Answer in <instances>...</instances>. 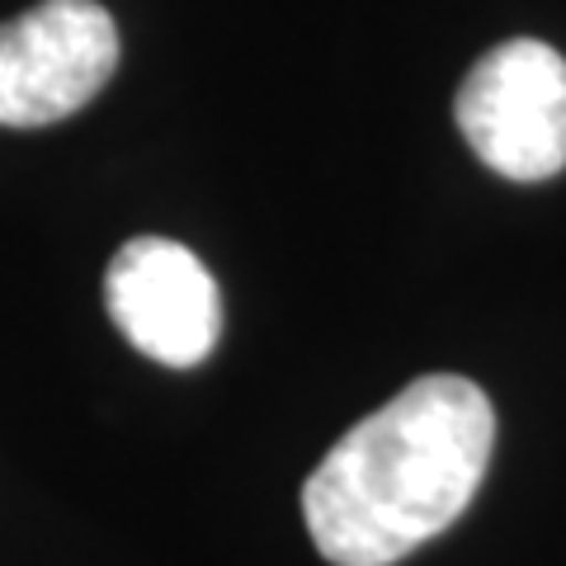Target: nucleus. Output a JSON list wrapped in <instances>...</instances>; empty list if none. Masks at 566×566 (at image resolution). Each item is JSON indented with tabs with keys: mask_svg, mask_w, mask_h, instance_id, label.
Here are the masks:
<instances>
[{
	"mask_svg": "<svg viewBox=\"0 0 566 566\" xmlns=\"http://www.w3.org/2000/svg\"><path fill=\"white\" fill-rule=\"evenodd\" d=\"M458 128L476 161L515 185L566 170V57L538 39H510L468 71Z\"/></svg>",
	"mask_w": 566,
	"mask_h": 566,
	"instance_id": "obj_2",
	"label": "nucleus"
},
{
	"mask_svg": "<svg viewBox=\"0 0 566 566\" xmlns=\"http://www.w3.org/2000/svg\"><path fill=\"white\" fill-rule=\"evenodd\" d=\"M118 66L99 0H43L0 24V128H48L85 109Z\"/></svg>",
	"mask_w": 566,
	"mask_h": 566,
	"instance_id": "obj_3",
	"label": "nucleus"
},
{
	"mask_svg": "<svg viewBox=\"0 0 566 566\" xmlns=\"http://www.w3.org/2000/svg\"><path fill=\"white\" fill-rule=\"evenodd\" d=\"M495 411L472 378L424 374L364 416L316 463L303 520L331 566H392L472 505L491 468Z\"/></svg>",
	"mask_w": 566,
	"mask_h": 566,
	"instance_id": "obj_1",
	"label": "nucleus"
},
{
	"mask_svg": "<svg viewBox=\"0 0 566 566\" xmlns=\"http://www.w3.org/2000/svg\"><path fill=\"white\" fill-rule=\"evenodd\" d=\"M104 303L128 345L166 368H199L222 335V297L180 241L137 237L109 260Z\"/></svg>",
	"mask_w": 566,
	"mask_h": 566,
	"instance_id": "obj_4",
	"label": "nucleus"
}]
</instances>
